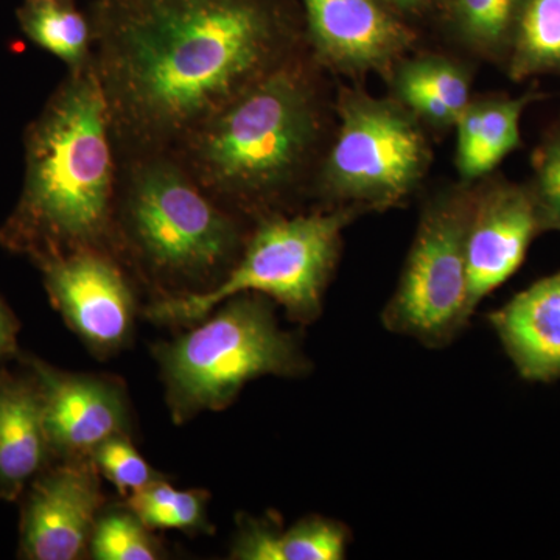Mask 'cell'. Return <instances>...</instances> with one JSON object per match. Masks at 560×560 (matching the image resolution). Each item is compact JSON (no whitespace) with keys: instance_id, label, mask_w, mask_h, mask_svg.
Listing matches in <instances>:
<instances>
[{"instance_id":"6da1fadb","label":"cell","mask_w":560,"mask_h":560,"mask_svg":"<svg viewBox=\"0 0 560 560\" xmlns=\"http://www.w3.org/2000/svg\"><path fill=\"white\" fill-rule=\"evenodd\" d=\"M90 18L119 160L172 153L307 47L280 0H97Z\"/></svg>"},{"instance_id":"7a4b0ae2","label":"cell","mask_w":560,"mask_h":560,"mask_svg":"<svg viewBox=\"0 0 560 560\" xmlns=\"http://www.w3.org/2000/svg\"><path fill=\"white\" fill-rule=\"evenodd\" d=\"M308 47L271 70L171 154L231 212L260 219L312 190L335 102Z\"/></svg>"},{"instance_id":"3957f363","label":"cell","mask_w":560,"mask_h":560,"mask_svg":"<svg viewBox=\"0 0 560 560\" xmlns=\"http://www.w3.org/2000/svg\"><path fill=\"white\" fill-rule=\"evenodd\" d=\"M24 140V186L0 226V245L36 265L81 249L110 250L119 156L92 62L69 70Z\"/></svg>"},{"instance_id":"277c9868","label":"cell","mask_w":560,"mask_h":560,"mask_svg":"<svg viewBox=\"0 0 560 560\" xmlns=\"http://www.w3.org/2000/svg\"><path fill=\"white\" fill-rule=\"evenodd\" d=\"M116 238L154 278L198 282L223 278L248 237L173 154L154 153L119 160Z\"/></svg>"},{"instance_id":"5b68a950","label":"cell","mask_w":560,"mask_h":560,"mask_svg":"<svg viewBox=\"0 0 560 560\" xmlns=\"http://www.w3.org/2000/svg\"><path fill=\"white\" fill-rule=\"evenodd\" d=\"M363 210L350 206L257 221L230 271L208 290L154 302L147 318L168 326H191L232 296L257 293L285 308L294 323L312 324L323 313L342 248V234Z\"/></svg>"},{"instance_id":"8992f818","label":"cell","mask_w":560,"mask_h":560,"mask_svg":"<svg viewBox=\"0 0 560 560\" xmlns=\"http://www.w3.org/2000/svg\"><path fill=\"white\" fill-rule=\"evenodd\" d=\"M212 313L154 349L176 423L224 410L246 383L264 375L301 377L311 371L301 342L279 326L270 298L237 294Z\"/></svg>"},{"instance_id":"52a82bcc","label":"cell","mask_w":560,"mask_h":560,"mask_svg":"<svg viewBox=\"0 0 560 560\" xmlns=\"http://www.w3.org/2000/svg\"><path fill=\"white\" fill-rule=\"evenodd\" d=\"M334 135L312 190L326 208H399L422 186L433 161L429 130L396 98L341 86Z\"/></svg>"},{"instance_id":"ba28073f","label":"cell","mask_w":560,"mask_h":560,"mask_svg":"<svg viewBox=\"0 0 560 560\" xmlns=\"http://www.w3.org/2000/svg\"><path fill=\"white\" fill-rule=\"evenodd\" d=\"M474 194L475 183L459 180L423 205L399 282L382 312L386 330L441 349L466 329L471 318L466 237Z\"/></svg>"},{"instance_id":"9c48e42d","label":"cell","mask_w":560,"mask_h":560,"mask_svg":"<svg viewBox=\"0 0 560 560\" xmlns=\"http://www.w3.org/2000/svg\"><path fill=\"white\" fill-rule=\"evenodd\" d=\"M305 43L320 68L352 81H386L418 35L382 0H302Z\"/></svg>"},{"instance_id":"30bf717a","label":"cell","mask_w":560,"mask_h":560,"mask_svg":"<svg viewBox=\"0 0 560 560\" xmlns=\"http://www.w3.org/2000/svg\"><path fill=\"white\" fill-rule=\"evenodd\" d=\"M44 285L70 329L98 355L130 338L135 296L109 249H81L38 265Z\"/></svg>"},{"instance_id":"8fae6325","label":"cell","mask_w":560,"mask_h":560,"mask_svg":"<svg viewBox=\"0 0 560 560\" xmlns=\"http://www.w3.org/2000/svg\"><path fill=\"white\" fill-rule=\"evenodd\" d=\"M103 495L91 458L54 460L24 492L20 556L28 560H75L90 551Z\"/></svg>"},{"instance_id":"7c38bea8","label":"cell","mask_w":560,"mask_h":560,"mask_svg":"<svg viewBox=\"0 0 560 560\" xmlns=\"http://www.w3.org/2000/svg\"><path fill=\"white\" fill-rule=\"evenodd\" d=\"M540 234L544 228L528 184L493 175L475 183L466 237L471 315L482 300L518 271L530 243Z\"/></svg>"},{"instance_id":"4fadbf2b","label":"cell","mask_w":560,"mask_h":560,"mask_svg":"<svg viewBox=\"0 0 560 560\" xmlns=\"http://www.w3.org/2000/svg\"><path fill=\"white\" fill-rule=\"evenodd\" d=\"M22 361L39 389L54 460L91 458L102 442L127 434L130 412L119 383L60 371L35 357Z\"/></svg>"},{"instance_id":"5bb4252c","label":"cell","mask_w":560,"mask_h":560,"mask_svg":"<svg viewBox=\"0 0 560 560\" xmlns=\"http://www.w3.org/2000/svg\"><path fill=\"white\" fill-rule=\"evenodd\" d=\"M488 319L522 378L559 381L560 271L522 290Z\"/></svg>"},{"instance_id":"9a60e30c","label":"cell","mask_w":560,"mask_h":560,"mask_svg":"<svg viewBox=\"0 0 560 560\" xmlns=\"http://www.w3.org/2000/svg\"><path fill=\"white\" fill-rule=\"evenodd\" d=\"M51 463L35 378L0 370V500L20 499Z\"/></svg>"},{"instance_id":"2e32d148","label":"cell","mask_w":560,"mask_h":560,"mask_svg":"<svg viewBox=\"0 0 560 560\" xmlns=\"http://www.w3.org/2000/svg\"><path fill=\"white\" fill-rule=\"evenodd\" d=\"M541 98L545 95L534 90L517 97L488 94L471 98L455 125L459 180L474 184L488 178L521 149L523 114Z\"/></svg>"},{"instance_id":"e0dca14e","label":"cell","mask_w":560,"mask_h":560,"mask_svg":"<svg viewBox=\"0 0 560 560\" xmlns=\"http://www.w3.org/2000/svg\"><path fill=\"white\" fill-rule=\"evenodd\" d=\"M470 68L441 54L407 55L390 70V97L411 110L427 130L455 128L471 94Z\"/></svg>"},{"instance_id":"ac0fdd59","label":"cell","mask_w":560,"mask_h":560,"mask_svg":"<svg viewBox=\"0 0 560 560\" xmlns=\"http://www.w3.org/2000/svg\"><path fill=\"white\" fill-rule=\"evenodd\" d=\"M350 533L334 518H302L283 529L279 517H243L232 544L237 560H341L348 555Z\"/></svg>"},{"instance_id":"d6986e66","label":"cell","mask_w":560,"mask_h":560,"mask_svg":"<svg viewBox=\"0 0 560 560\" xmlns=\"http://www.w3.org/2000/svg\"><path fill=\"white\" fill-rule=\"evenodd\" d=\"M526 0H447L455 38L480 60L506 69Z\"/></svg>"},{"instance_id":"ffe728a7","label":"cell","mask_w":560,"mask_h":560,"mask_svg":"<svg viewBox=\"0 0 560 560\" xmlns=\"http://www.w3.org/2000/svg\"><path fill=\"white\" fill-rule=\"evenodd\" d=\"M21 31L69 70L92 62V24L75 0H25L18 10Z\"/></svg>"},{"instance_id":"44dd1931","label":"cell","mask_w":560,"mask_h":560,"mask_svg":"<svg viewBox=\"0 0 560 560\" xmlns=\"http://www.w3.org/2000/svg\"><path fill=\"white\" fill-rule=\"evenodd\" d=\"M506 72L515 83L560 77V0H526Z\"/></svg>"},{"instance_id":"7402d4cb","label":"cell","mask_w":560,"mask_h":560,"mask_svg":"<svg viewBox=\"0 0 560 560\" xmlns=\"http://www.w3.org/2000/svg\"><path fill=\"white\" fill-rule=\"evenodd\" d=\"M208 500L202 490H179L160 480L128 497V508L150 529L200 530L208 528Z\"/></svg>"},{"instance_id":"603a6c76","label":"cell","mask_w":560,"mask_h":560,"mask_svg":"<svg viewBox=\"0 0 560 560\" xmlns=\"http://www.w3.org/2000/svg\"><path fill=\"white\" fill-rule=\"evenodd\" d=\"M145 523L128 508L98 515L92 530L90 552L97 560H154L161 548Z\"/></svg>"},{"instance_id":"cb8c5ba5","label":"cell","mask_w":560,"mask_h":560,"mask_svg":"<svg viewBox=\"0 0 560 560\" xmlns=\"http://www.w3.org/2000/svg\"><path fill=\"white\" fill-rule=\"evenodd\" d=\"M528 189L544 232H560V116L548 128L530 156Z\"/></svg>"},{"instance_id":"d4e9b609","label":"cell","mask_w":560,"mask_h":560,"mask_svg":"<svg viewBox=\"0 0 560 560\" xmlns=\"http://www.w3.org/2000/svg\"><path fill=\"white\" fill-rule=\"evenodd\" d=\"M91 459L124 497H130L161 480L160 475L136 451L127 434H117L102 442L92 452Z\"/></svg>"},{"instance_id":"484cf974","label":"cell","mask_w":560,"mask_h":560,"mask_svg":"<svg viewBox=\"0 0 560 560\" xmlns=\"http://www.w3.org/2000/svg\"><path fill=\"white\" fill-rule=\"evenodd\" d=\"M18 331H20V323L16 316L10 311L9 305L0 300V366L3 361L16 355Z\"/></svg>"},{"instance_id":"4316f807","label":"cell","mask_w":560,"mask_h":560,"mask_svg":"<svg viewBox=\"0 0 560 560\" xmlns=\"http://www.w3.org/2000/svg\"><path fill=\"white\" fill-rule=\"evenodd\" d=\"M386 7L396 11L397 14L404 13H418V11L425 9L433 0H382Z\"/></svg>"}]
</instances>
